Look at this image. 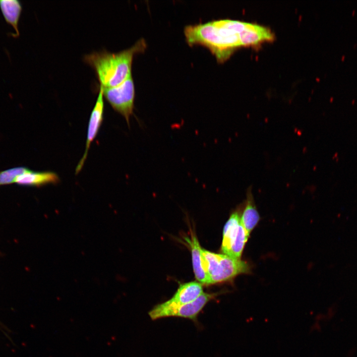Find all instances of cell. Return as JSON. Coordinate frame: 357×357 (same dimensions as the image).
Here are the masks:
<instances>
[{
  "label": "cell",
  "instance_id": "6da1fadb",
  "mask_svg": "<svg viewBox=\"0 0 357 357\" xmlns=\"http://www.w3.org/2000/svg\"><path fill=\"white\" fill-rule=\"evenodd\" d=\"M247 22L230 19L188 25L184 32L189 45L199 44L210 50L219 61L227 59L235 49L241 46L240 33Z\"/></svg>",
  "mask_w": 357,
  "mask_h": 357
},
{
  "label": "cell",
  "instance_id": "7a4b0ae2",
  "mask_svg": "<svg viewBox=\"0 0 357 357\" xmlns=\"http://www.w3.org/2000/svg\"><path fill=\"white\" fill-rule=\"evenodd\" d=\"M147 47L143 38L130 48L117 53L106 50L93 52L85 55L83 60L95 70L103 87H112L123 82L131 74L134 55L143 52Z\"/></svg>",
  "mask_w": 357,
  "mask_h": 357
},
{
  "label": "cell",
  "instance_id": "3957f363",
  "mask_svg": "<svg viewBox=\"0 0 357 357\" xmlns=\"http://www.w3.org/2000/svg\"><path fill=\"white\" fill-rule=\"evenodd\" d=\"M202 265L209 285L228 281L238 275L249 272L247 263L224 254L202 249Z\"/></svg>",
  "mask_w": 357,
  "mask_h": 357
},
{
  "label": "cell",
  "instance_id": "277c9868",
  "mask_svg": "<svg viewBox=\"0 0 357 357\" xmlns=\"http://www.w3.org/2000/svg\"><path fill=\"white\" fill-rule=\"evenodd\" d=\"M215 296V294L203 293L193 301L183 304H177L169 299L155 306L149 312L148 314L152 320L178 317L189 319L196 322L199 313Z\"/></svg>",
  "mask_w": 357,
  "mask_h": 357
},
{
  "label": "cell",
  "instance_id": "5b68a950",
  "mask_svg": "<svg viewBox=\"0 0 357 357\" xmlns=\"http://www.w3.org/2000/svg\"><path fill=\"white\" fill-rule=\"evenodd\" d=\"M249 237L241 222L239 212H234L224 227L222 252L232 258L240 259Z\"/></svg>",
  "mask_w": 357,
  "mask_h": 357
},
{
  "label": "cell",
  "instance_id": "8992f818",
  "mask_svg": "<svg viewBox=\"0 0 357 357\" xmlns=\"http://www.w3.org/2000/svg\"><path fill=\"white\" fill-rule=\"evenodd\" d=\"M101 87L104 97L116 111L124 117L129 126V119L133 114L135 97L132 74L117 86L107 88Z\"/></svg>",
  "mask_w": 357,
  "mask_h": 357
},
{
  "label": "cell",
  "instance_id": "52a82bcc",
  "mask_svg": "<svg viewBox=\"0 0 357 357\" xmlns=\"http://www.w3.org/2000/svg\"><path fill=\"white\" fill-rule=\"evenodd\" d=\"M99 91L95 105L89 120L85 151L75 170L76 175L79 173L84 165L90 145L96 138L103 120L104 103L103 90L101 86Z\"/></svg>",
  "mask_w": 357,
  "mask_h": 357
},
{
  "label": "cell",
  "instance_id": "ba28073f",
  "mask_svg": "<svg viewBox=\"0 0 357 357\" xmlns=\"http://www.w3.org/2000/svg\"><path fill=\"white\" fill-rule=\"evenodd\" d=\"M239 35L241 46L258 44L263 41L272 40L274 38L273 33L268 28L250 23H247Z\"/></svg>",
  "mask_w": 357,
  "mask_h": 357
},
{
  "label": "cell",
  "instance_id": "9c48e42d",
  "mask_svg": "<svg viewBox=\"0 0 357 357\" xmlns=\"http://www.w3.org/2000/svg\"><path fill=\"white\" fill-rule=\"evenodd\" d=\"M60 181L58 175L53 172H33L29 170L18 176L15 182L20 185L41 186L48 184H56Z\"/></svg>",
  "mask_w": 357,
  "mask_h": 357
},
{
  "label": "cell",
  "instance_id": "30bf717a",
  "mask_svg": "<svg viewBox=\"0 0 357 357\" xmlns=\"http://www.w3.org/2000/svg\"><path fill=\"white\" fill-rule=\"evenodd\" d=\"M184 239L191 249L192 267L195 278L201 284L208 285V279L202 265V248L197 237L195 234L191 233L190 238L186 237Z\"/></svg>",
  "mask_w": 357,
  "mask_h": 357
},
{
  "label": "cell",
  "instance_id": "8fae6325",
  "mask_svg": "<svg viewBox=\"0 0 357 357\" xmlns=\"http://www.w3.org/2000/svg\"><path fill=\"white\" fill-rule=\"evenodd\" d=\"M0 9L6 22L11 25L15 32L12 37H19L18 25L22 10L21 2L17 0H0Z\"/></svg>",
  "mask_w": 357,
  "mask_h": 357
},
{
  "label": "cell",
  "instance_id": "7c38bea8",
  "mask_svg": "<svg viewBox=\"0 0 357 357\" xmlns=\"http://www.w3.org/2000/svg\"><path fill=\"white\" fill-rule=\"evenodd\" d=\"M203 293L201 283L190 282L180 285L170 300L178 304H186L196 300Z\"/></svg>",
  "mask_w": 357,
  "mask_h": 357
},
{
  "label": "cell",
  "instance_id": "4fadbf2b",
  "mask_svg": "<svg viewBox=\"0 0 357 357\" xmlns=\"http://www.w3.org/2000/svg\"><path fill=\"white\" fill-rule=\"evenodd\" d=\"M240 220L243 227L249 235L260 219L254 201L251 187H249L247 190L246 199Z\"/></svg>",
  "mask_w": 357,
  "mask_h": 357
},
{
  "label": "cell",
  "instance_id": "5bb4252c",
  "mask_svg": "<svg viewBox=\"0 0 357 357\" xmlns=\"http://www.w3.org/2000/svg\"><path fill=\"white\" fill-rule=\"evenodd\" d=\"M28 170V168L25 167H15L0 172V185L15 182L18 176Z\"/></svg>",
  "mask_w": 357,
  "mask_h": 357
},
{
  "label": "cell",
  "instance_id": "9a60e30c",
  "mask_svg": "<svg viewBox=\"0 0 357 357\" xmlns=\"http://www.w3.org/2000/svg\"><path fill=\"white\" fill-rule=\"evenodd\" d=\"M345 58V56L344 55H343L341 58V60L342 61H343L344 60Z\"/></svg>",
  "mask_w": 357,
  "mask_h": 357
},
{
  "label": "cell",
  "instance_id": "2e32d148",
  "mask_svg": "<svg viewBox=\"0 0 357 357\" xmlns=\"http://www.w3.org/2000/svg\"><path fill=\"white\" fill-rule=\"evenodd\" d=\"M355 12V10L354 9V10H353V12H352V15H354Z\"/></svg>",
  "mask_w": 357,
  "mask_h": 357
},
{
  "label": "cell",
  "instance_id": "e0dca14e",
  "mask_svg": "<svg viewBox=\"0 0 357 357\" xmlns=\"http://www.w3.org/2000/svg\"><path fill=\"white\" fill-rule=\"evenodd\" d=\"M357 46V44H355V45L354 46V48H355Z\"/></svg>",
  "mask_w": 357,
  "mask_h": 357
}]
</instances>
